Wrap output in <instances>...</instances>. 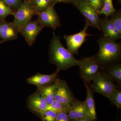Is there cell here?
Wrapping results in <instances>:
<instances>
[{"label":"cell","instance_id":"6da1fadb","mask_svg":"<svg viewBox=\"0 0 121 121\" xmlns=\"http://www.w3.org/2000/svg\"><path fill=\"white\" fill-rule=\"evenodd\" d=\"M49 61L56 66L57 69L66 70L70 68L79 66L80 60H76L60 42V37L52 32L49 45Z\"/></svg>","mask_w":121,"mask_h":121},{"label":"cell","instance_id":"7a4b0ae2","mask_svg":"<svg viewBox=\"0 0 121 121\" xmlns=\"http://www.w3.org/2000/svg\"><path fill=\"white\" fill-rule=\"evenodd\" d=\"M99 49L96 55L98 60L104 66L114 63L121 56V43L103 36L98 40Z\"/></svg>","mask_w":121,"mask_h":121},{"label":"cell","instance_id":"3957f363","mask_svg":"<svg viewBox=\"0 0 121 121\" xmlns=\"http://www.w3.org/2000/svg\"><path fill=\"white\" fill-rule=\"evenodd\" d=\"M79 67L80 74L84 82H90L104 69V66L96 58V55L91 57L82 58Z\"/></svg>","mask_w":121,"mask_h":121},{"label":"cell","instance_id":"277c9868","mask_svg":"<svg viewBox=\"0 0 121 121\" xmlns=\"http://www.w3.org/2000/svg\"><path fill=\"white\" fill-rule=\"evenodd\" d=\"M37 13L29 0H24L18 8L14 11L12 23L20 31L25 24L31 20Z\"/></svg>","mask_w":121,"mask_h":121},{"label":"cell","instance_id":"5b68a950","mask_svg":"<svg viewBox=\"0 0 121 121\" xmlns=\"http://www.w3.org/2000/svg\"><path fill=\"white\" fill-rule=\"evenodd\" d=\"M92 81L91 86L94 91L108 98L117 88L112 78L104 72L99 73Z\"/></svg>","mask_w":121,"mask_h":121},{"label":"cell","instance_id":"8992f818","mask_svg":"<svg viewBox=\"0 0 121 121\" xmlns=\"http://www.w3.org/2000/svg\"><path fill=\"white\" fill-rule=\"evenodd\" d=\"M84 28L79 32L73 35H66L64 36L67 45V50L73 55H78V51L84 42L86 41L87 36L92 35L87 32L89 23L85 20Z\"/></svg>","mask_w":121,"mask_h":121},{"label":"cell","instance_id":"52a82bcc","mask_svg":"<svg viewBox=\"0 0 121 121\" xmlns=\"http://www.w3.org/2000/svg\"><path fill=\"white\" fill-rule=\"evenodd\" d=\"M54 5H51L45 10L38 13L37 20L44 27L55 30L61 26L60 19Z\"/></svg>","mask_w":121,"mask_h":121},{"label":"cell","instance_id":"ba28073f","mask_svg":"<svg viewBox=\"0 0 121 121\" xmlns=\"http://www.w3.org/2000/svg\"><path fill=\"white\" fill-rule=\"evenodd\" d=\"M43 28L37 19L31 20L23 26L19 33L24 37L28 46H31Z\"/></svg>","mask_w":121,"mask_h":121},{"label":"cell","instance_id":"9c48e42d","mask_svg":"<svg viewBox=\"0 0 121 121\" xmlns=\"http://www.w3.org/2000/svg\"><path fill=\"white\" fill-rule=\"evenodd\" d=\"M75 7L88 22L90 26L100 30L99 22L101 18L98 12L89 5L84 0H79Z\"/></svg>","mask_w":121,"mask_h":121},{"label":"cell","instance_id":"30bf717a","mask_svg":"<svg viewBox=\"0 0 121 121\" xmlns=\"http://www.w3.org/2000/svg\"><path fill=\"white\" fill-rule=\"evenodd\" d=\"M54 95V100L68 108L75 98L65 81L58 79Z\"/></svg>","mask_w":121,"mask_h":121},{"label":"cell","instance_id":"8fae6325","mask_svg":"<svg viewBox=\"0 0 121 121\" xmlns=\"http://www.w3.org/2000/svg\"><path fill=\"white\" fill-rule=\"evenodd\" d=\"M60 71L57 68L55 72L50 74L37 73L28 78L26 81L28 84L36 86L37 88L46 86L55 82L58 79Z\"/></svg>","mask_w":121,"mask_h":121},{"label":"cell","instance_id":"7c38bea8","mask_svg":"<svg viewBox=\"0 0 121 121\" xmlns=\"http://www.w3.org/2000/svg\"><path fill=\"white\" fill-rule=\"evenodd\" d=\"M66 113L71 121H76L81 118L88 117L84 102L81 101L75 98L68 107Z\"/></svg>","mask_w":121,"mask_h":121},{"label":"cell","instance_id":"4fadbf2b","mask_svg":"<svg viewBox=\"0 0 121 121\" xmlns=\"http://www.w3.org/2000/svg\"><path fill=\"white\" fill-rule=\"evenodd\" d=\"M28 108L33 112L40 115L47 110L48 104L38 91L30 95L27 100Z\"/></svg>","mask_w":121,"mask_h":121},{"label":"cell","instance_id":"5bb4252c","mask_svg":"<svg viewBox=\"0 0 121 121\" xmlns=\"http://www.w3.org/2000/svg\"><path fill=\"white\" fill-rule=\"evenodd\" d=\"M19 31L12 22L0 20V38L3 43L17 39Z\"/></svg>","mask_w":121,"mask_h":121},{"label":"cell","instance_id":"9a60e30c","mask_svg":"<svg viewBox=\"0 0 121 121\" xmlns=\"http://www.w3.org/2000/svg\"><path fill=\"white\" fill-rule=\"evenodd\" d=\"M99 27L100 30L102 31L104 37L114 41L121 39V35L116 30L112 22L109 17L101 19Z\"/></svg>","mask_w":121,"mask_h":121},{"label":"cell","instance_id":"2e32d148","mask_svg":"<svg viewBox=\"0 0 121 121\" xmlns=\"http://www.w3.org/2000/svg\"><path fill=\"white\" fill-rule=\"evenodd\" d=\"M85 85L86 89L87 96L84 102L87 114L91 121H95L97 119V115L93 91L87 83L85 82Z\"/></svg>","mask_w":121,"mask_h":121},{"label":"cell","instance_id":"e0dca14e","mask_svg":"<svg viewBox=\"0 0 121 121\" xmlns=\"http://www.w3.org/2000/svg\"><path fill=\"white\" fill-rule=\"evenodd\" d=\"M57 80L55 82L50 85L37 88V91L44 98L48 105L51 104L54 100V95L57 85Z\"/></svg>","mask_w":121,"mask_h":121},{"label":"cell","instance_id":"ac0fdd59","mask_svg":"<svg viewBox=\"0 0 121 121\" xmlns=\"http://www.w3.org/2000/svg\"><path fill=\"white\" fill-rule=\"evenodd\" d=\"M109 77L119 84L121 83V64L115 63L111 65L107 69V73Z\"/></svg>","mask_w":121,"mask_h":121},{"label":"cell","instance_id":"d6986e66","mask_svg":"<svg viewBox=\"0 0 121 121\" xmlns=\"http://www.w3.org/2000/svg\"><path fill=\"white\" fill-rule=\"evenodd\" d=\"M116 12L113 4V0H103V7L98 13L99 15H104L105 18H108Z\"/></svg>","mask_w":121,"mask_h":121},{"label":"cell","instance_id":"ffe728a7","mask_svg":"<svg viewBox=\"0 0 121 121\" xmlns=\"http://www.w3.org/2000/svg\"><path fill=\"white\" fill-rule=\"evenodd\" d=\"M37 13H40L51 5V0H29Z\"/></svg>","mask_w":121,"mask_h":121},{"label":"cell","instance_id":"44dd1931","mask_svg":"<svg viewBox=\"0 0 121 121\" xmlns=\"http://www.w3.org/2000/svg\"><path fill=\"white\" fill-rule=\"evenodd\" d=\"M14 11L1 0H0V20H5L9 15L13 16Z\"/></svg>","mask_w":121,"mask_h":121},{"label":"cell","instance_id":"7402d4cb","mask_svg":"<svg viewBox=\"0 0 121 121\" xmlns=\"http://www.w3.org/2000/svg\"><path fill=\"white\" fill-rule=\"evenodd\" d=\"M112 22L117 31L121 35V10L116 11L109 17Z\"/></svg>","mask_w":121,"mask_h":121},{"label":"cell","instance_id":"603a6c76","mask_svg":"<svg viewBox=\"0 0 121 121\" xmlns=\"http://www.w3.org/2000/svg\"><path fill=\"white\" fill-rule=\"evenodd\" d=\"M108 98L119 109L121 108V91L116 88L111 94Z\"/></svg>","mask_w":121,"mask_h":121},{"label":"cell","instance_id":"cb8c5ba5","mask_svg":"<svg viewBox=\"0 0 121 121\" xmlns=\"http://www.w3.org/2000/svg\"><path fill=\"white\" fill-rule=\"evenodd\" d=\"M68 108L60 103L54 100L51 104L48 105L47 110L52 111L58 114L63 112H66Z\"/></svg>","mask_w":121,"mask_h":121},{"label":"cell","instance_id":"d4e9b609","mask_svg":"<svg viewBox=\"0 0 121 121\" xmlns=\"http://www.w3.org/2000/svg\"><path fill=\"white\" fill-rule=\"evenodd\" d=\"M57 114L56 112L47 110L40 115L42 121H55Z\"/></svg>","mask_w":121,"mask_h":121},{"label":"cell","instance_id":"484cf974","mask_svg":"<svg viewBox=\"0 0 121 121\" xmlns=\"http://www.w3.org/2000/svg\"><path fill=\"white\" fill-rule=\"evenodd\" d=\"M89 5L98 13L103 7V0H84Z\"/></svg>","mask_w":121,"mask_h":121},{"label":"cell","instance_id":"4316f807","mask_svg":"<svg viewBox=\"0 0 121 121\" xmlns=\"http://www.w3.org/2000/svg\"><path fill=\"white\" fill-rule=\"evenodd\" d=\"M5 4L11 8L13 10L16 11L19 7L23 1L22 0H1Z\"/></svg>","mask_w":121,"mask_h":121},{"label":"cell","instance_id":"83f0119b","mask_svg":"<svg viewBox=\"0 0 121 121\" xmlns=\"http://www.w3.org/2000/svg\"><path fill=\"white\" fill-rule=\"evenodd\" d=\"M79 0H51L52 5L55 6L58 3H63L73 4L75 6L77 4Z\"/></svg>","mask_w":121,"mask_h":121},{"label":"cell","instance_id":"f1b7e54d","mask_svg":"<svg viewBox=\"0 0 121 121\" xmlns=\"http://www.w3.org/2000/svg\"><path fill=\"white\" fill-rule=\"evenodd\" d=\"M55 121H71L66 112L59 113L57 114Z\"/></svg>","mask_w":121,"mask_h":121},{"label":"cell","instance_id":"f546056e","mask_svg":"<svg viewBox=\"0 0 121 121\" xmlns=\"http://www.w3.org/2000/svg\"><path fill=\"white\" fill-rule=\"evenodd\" d=\"M76 121H92L91 120V119L88 117H86L83 118H81L78 120Z\"/></svg>","mask_w":121,"mask_h":121},{"label":"cell","instance_id":"4dcf8cb0","mask_svg":"<svg viewBox=\"0 0 121 121\" xmlns=\"http://www.w3.org/2000/svg\"><path fill=\"white\" fill-rule=\"evenodd\" d=\"M2 43H3V41L0 39V44H1Z\"/></svg>","mask_w":121,"mask_h":121},{"label":"cell","instance_id":"1f68e13d","mask_svg":"<svg viewBox=\"0 0 121 121\" xmlns=\"http://www.w3.org/2000/svg\"></svg>","mask_w":121,"mask_h":121}]
</instances>
